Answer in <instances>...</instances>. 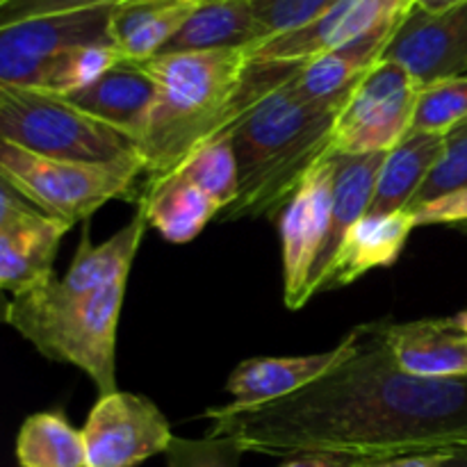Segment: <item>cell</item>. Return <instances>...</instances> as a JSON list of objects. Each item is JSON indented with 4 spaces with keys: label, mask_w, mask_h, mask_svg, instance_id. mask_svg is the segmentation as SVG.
<instances>
[{
    "label": "cell",
    "mask_w": 467,
    "mask_h": 467,
    "mask_svg": "<svg viewBox=\"0 0 467 467\" xmlns=\"http://www.w3.org/2000/svg\"><path fill=\"white\" fill-rule=\"evenodd\" d=\"M0 140L30 153L87 164H141L126 132L91 117L67 96L0 85Z\"/></svg>",
    "instance_id": "5b68a950"
},
{
    "label": "cell",
    "mask_w": 467,
    "mask_h": 467,
    "mask_svg": "<svg viewBox=\"0 0 467 467\" xmlns=\"http://www.w3.org/2000/svg\"><path fill=\"white\" fill-rule=\"evenodd\" d=\"M201 0H126L112 14V39L126 59L158 57Z\"/></svg>",
    "instance_id": "44dd1931"
},
{
    "label": "cell",
    "mask_w": 467,
    "mask_h": 467,
    "mask_svg": "<svg viewBox=\"0 0 467 467\" xmlns=\"http://www.w3.org/2000/svg\"><path fill=\"white\" fill-rule=\"evenodd\" d=\"M383 59L401 64L420 87L467 76V3L445 12L410 5Z\"/></svg>",
    "instance_id": "7c38bea8"
},
{
    "label": "cell",
    "mask_w": 467,
    "mask_h": 467,
    "mask_svg": "<svg viewBox=\"0 0 467 467\" xmlns=\"http://www.w3.org/2000/svg\"><path fill=\"white\" fill-rule=\"evenodd\" d=\"M141 64L155 82L153 108L137 140L149 181L176 171L196 146L228 130L260 96L301 67L255 62L246 48L158 55Z\"/></svg>",
    "instance_id": "7a4b0ae2"
},
{
    "label": "cell",
    "mask_w": 467,
    "mask_h": 467,
    "mask_svg": "<svg viewBox=\"0 0 467 467\" xmlns=\"http://www.w3.org/2000/svg\"><path fill=\"white\" fill-rule=\"evenodd\" d=\"M413 213L418 226H436V223H451L467 231V187L451 194L441 196L429 203H420L409 208Z\"/></svg>",
    "instance_id": "d6a6232c"
},
{
    "label": "cell",
    "mask_w": 467,
    "mask_h": 467,
    "mask_svg": "<svg viewBox=\"0 0 467 467\" xmlns=\"http://www.w3.org/2000/svg\"><path fill=\"white\" fill-rule=\"evenodd\" d=\"M146 226H149L146 213L140 208L128 226H123L117 235L100 244H91L89 231L85 228L71 267L64 274V278H59L62 285L73 295H89L109 283L128 281L132 260L146 235Z\"/></svg>",
    "instance_id": "603a6c76"
},
{
    "label": "cell",
    "mask_w": 467,
    "mask_h": 467,
    "mask_svg": "<svg viewBox=\"0 0 467 467\" xmlns=\"http://www.w3.org/2000/svg\"><path fill=\"white\" fill-rule=\"evenodd\" d=\"M442 467H467V445L442 451Z\"/></svg>",
    "instance_id": "8d00e7d4"
},
{
    "label": "cell",
    "mask_w": 467,
    "mask_h": 467,
    "mask_svg": "<svg viewBox=\"0 0 467 467\" xmlns=\"http://www.w3.org/2000/svg\"><path fill=\"white\" fill-rule=\"evenodd\" d=\"M16 463L21 467H87L82 429H76L62 410L35 413L18 429Z\"/></svg>",
    "instance_id": "d4e9b609"
},
{
    "label": "cell",
    "mask_w": 467,
    "mask_h": 467,
    "mask_svg": "<svg viewBox=\"0 0 467 467\" xmlns=\"http://www.w3.org/2000/svg\"><path fill=\"white\" fill-rule=\"evenodd\" d=\"M442 150H445V135L410 132L386 155L368 214H392L409 210L436 164L441 162Z\"/></svg>",
    "instance_id": "7402d4cb"
},
{
    "label": "cell",
    "mask_w": 467,
    "mask_h": 467,
    "mask_svg": "<svg viewBox=\"0 0 467 467\" xmlns=\"http://www.w3.org/2000/svg\"><path fill=\"white\" fill-rule=\"evenodd\" d=\"M340 0H254L258 41L274 39L308 26Z\"/></svg>",
    "instance_id": "f1b7e54d"
},
{
    "label": "cell",
    "mask_w": 467,
    "mask_h": 467,
    "mask_svg": "<svg viewBox=\"0 0 467 467\" xmlns=\"http://www.w3.org/2000/svg\"><path fill=\"white\" fill-rule=\"evenodd\" d=\"M383 327H356L347 358L285 400L208 409V433L233 438L244 454L278 459L337 454L379 461L467 445V377L409 374L392 356Z\"/></svg>",
    "instance_id": "6da1fadb"
},
{
    "label": "cell",
    "mask_w": 467,
    "mask_h": 467,
    "mask_svg": "<svg viewBox=\"0 0 467 467\" xmlns=\"http://www.w3.org/2000/svg\"><path fill=\"white\" fill-rule=\"evenodd\" d=\"M244 454L233 438L205 436L199 441L173 438L167 450V467H240Z\"/></svg>",
    "instance_id": "4dcf8cb0"
},
{
    "label": "cell",
    "mask_w": 467,
    "mask_h": 467,
    "mask_svg": "<svg viewBox=\"0 0 467 467\" xmlns=\"http://www.w3.org/2000/svg\"><path fill=\"white\" fill-rule=\"evenodd\" d=\"M467 187V119L445 135V150L413 205L429 203ZM410 205V208H413Z\"/></svg>",
    "instance_id": "f546056e"
},
{
    "label": "cell",
    "mask_w": 467,
    "mask_h": 467,
    "mask_svg": "<svg viewBox=\"0 0 467 467\" xmlns=\"http://www.w3.org/2000/svg\"><path fill=\"white\" fill-rule=\"evenodd\" d=\"M420 85L401 64L381 59L337 114L333 150L345 155L390 153L413 132Z\"/></svg>",
    "instance_id": "52a82bcc"
},
{
    "label": "cell",
    "mask_w": 467,
    "mask_h": 467,
    "mask_svg": "<svg viewBox=\"0 0 467 467\" xmlns=\"http://www.w3.org/2000/svg\"><path fill=\"white\" fill-rule=\"evenodd\" d=\"M126 0H0V27L48 14L80 12V9L109 7Z\"/></svg>",
    "instance_id": "1f68e13d"
},
{
    "label": "cell",
    "mask_w": 467,
    "mask_h": 467,
    "mask_svg": "<svg viewBox=\"0 0 467 467\" xmlns=\"http://www.w3.org/2000/svg\"><path fill=\"white\" fill-rule=\"evenodd\" d=\"M121 59L126 57L114 44L82 46V48L68 50L44 64L39 89L59 96L76 94L100 80Z\"/></svg>",
    "instance_id": "4316f807"
},
{
    "label": "cell",
    "mask_w": 467,
    "mask_h": 467,
    "mask_svg": "<svg viewBox=\"0 0 467 467\" xmlns=\"http://www.w3.org/2000/svg\"><path fill=\"white\" fill-rule=\"evenodd\" d=\"M356 342L351 331L336 349L308 356H260V358L242 360L226 381L231 404L260 406L269 401L285 400L304 388L313 386L327 377L333 368L347 358Z\"/></svg>",
    "instance_id": "9a60e30c"
},
{
    "label": "cell",
    "mask_w": 467,
    "mask_h": 467,
    "mask_svg": "<svg viewBox=\"0 0 467 467\" xmlns=\"http://www.w3.org/2000/svg\"><path fill=\"white\" fill-rule=\"evenodd\" d=\"M358 467H442V451H431V454L395 456V459L360 461Z\"/></svg>",
    "instance_id": "836d02e7"
},
{
    "label": "cell",
    "mask_w": 467,
    "mask_h": 467,
    "mask_svg": "<svg viewBox=\"0 0 467 467\" xmlns=\"http://www.w3.org/2000/svg\"><path fill=\"white\" fill-rule=\"evenodd\" d=\"M114 7L48 14L0 27V85L39 89L48 59L82 46L114 44Z\"/></svg>",
    "instance_id": "ba28073f"
},
{
    "label": "cell",
    "mask_w": 467,
    "mask_h": 467,
    "mask_svg": "<svg viewBox=\"0 0 467 467\" xmlns=\"http://www.w3.org/2000/svg\"><path fill=\"white\" fill-rule=\"evenodd\" d=\"M388 153H363L345 155L336 153V182H333V208L331 226H328L327 244L315 265L313 281H310V299L317 292H324L333 263L340 254L342 242L347 240L351 228L369 213L377 192L379 173Z\"/></svg>",
    "instance_id": "e0dca14e"
},
{
    "label": "cell",
    "mask_w": 467,
    "mask_h": 467,
    "mask_svg": "<svg viewBox=\"0 0 467 467\" xmlns=\"http://www.w3.org/2000/svg\"><path fill=\"white\" fill-rule=\"evenodd\" d=\"M140 173H144L141 164L68 162L0 140V181L68 228L89 222L108 201L130 196Z\"/></svg>",
    "instance_id": "8992f818"
},
{
    "label": "cell",
    "mask_w": 467,
    "mask_h": 467,
    "mask_svg": "<svg viewBox=\"0 0 467 467\" xmlns=\"http://www.w3.org/2000/svg\"><path fill=\"white\" fill-rule=\"evenodd\" d=\"M467 119V76L445 78L420 87L413 132L447 135Z\"/></svg>",
    "instance_id": "83f0119b"
},
{
    "label": "cell",
    "mask_w": 467,
    "mask_h": 467,
    "mask_svg": "<svg viewBox=\"0 0 467 467\" xmlns=\"http://www.w3.org/2000/svg\"><path fill=\"white\" fill-rule=\"evenodd\" d=\"M140 208L146 213L149 226L173 244L192 242L213 219H217V214H222V205L213 196L178 171L146 182Z\"/></svg>",
    "instance_id": "ffe728a7"
},
{
    "label": "cell",
    "mask_w": 467,
    "mask_h": 467,
    "mask_svg": "<svg viewBox=\"0 0 467 467\" xmlns=\"http://www.w3.org/2000/svg\"><path fill=\"white\" fill-rule=\"evenodd\" d=\"M258 41L254 0H201L160 55L190 50L251 48Z\"/></svg>",
    "instance_id": "cb8c5ba5"
},
{
    "label": "cell",
    "mask_w": 467,
    "mask_h": 467,
    "mask_svg": "<svg viewBox=\"0 0 467 467\" xmlns=\"http://www.w3.org/2000/svg\"><path fill=\"white\" fill-rule=\"evenodd\" d=\"M336 153L310 169L281 213L283 292L290 310H299L310 301V281L315 265L327 244L331 226Z\"/></svg>",
    "instance_id": "30bf717a"
},
{
    "label": "cell",
    "mask_w": 467,
    "mask_h": 467,
    "mask_svg": "<svg viewBox=\"0 0 467 467\" xmlns=\"http://www.w3.org/2000/svg\"><path fill=\"white\" fill-rule=\"evenodd\" d=\"M87 467H137L167 454L173 431L149 397L114 390L100 395L82 427Z\"/></svg>",
    "instance_id": "9c48e42d"
},
{
    "label": "cell",
    "mask_w": 467,
    "mask_h": 467,
    "mask_svg": "<svg viewBox=\"0 0 467 467\" xmlns=\"http://www.w3.org/2000/svg\"><path fill=\"white\" fill-rule=\"evenodd\" d=\"M409 7L410 0H340L308 26L251 46L246 55L255 62L304 64L401 16Z\"/></svg>",
    "instance_id": "4fadbf2b"
},
{
    "label": "cell",
    "mask_w": 467,
    "mask_h": 467,
    "mask_svg": "<svg viewBox=\"0 0 467 467\" xmlns=\"http://www.w3.org/2000/svg\"><path fill=\"white\" fill-rule=\"evenodd\" d=\"M126 283L73 295L53 278L14 296L5 308V322L41 356L82 369L99 395H109L117 390V328Z\"/></svg>",
    "instance_id": "277c9868"
},
{
    "label": "cell",
    "mask_w": 467,
    "mask_h": 467,
    "mask_svg": "<svg viewBox=\"0 0 467 467\" xmlns=\"http://www.w3.org/2000/svg\"><path fill=\"white\" fill-rule=\"evenodd\" d=\"M337 114L308 108L290 80L260 96L231 126L240 192L223 222L260 219L287 205L310 169L333 150Z\"/></svg>",
    "instance_id": "3957f363"
},
{
    "label": "cell",
    "mask_w": 467,
    "mask_h": 467,
    "mask_svg": "<svg viewBox=\"0 0 467 467\" xmlns=\"http://www.w3.org/2000/svg\"><path fill=\"white\" fill-rule=\"evenodd\" d=\"M176 171L213 196L222 205V213L231 208L240 192V169L231 128L196 146Z\"/></svg>",
    "instance_id": "484cf974"
},
{
    "label": "cell",
    "mask_w": 467,
    "mask_h": 467,
    "mask_svg": "<svg viewBox=\"0 0 467 467\" xmlns=\"http://www.w3.org/2000/svg\"><path fill=\"white\" fill-rule=\"evenodd\" d=\"M388 347L401 369L427 379L467 377V319L454 317L386 322Z\"/></svg>",
    "instance_id": "2e32d148"
},
{
    "label": "cell",
    "mask_w": 467,
    "mask_h": 467,
    "mask_svg": "<svg viewBox=\"0 0 467 467\" xmlns=\"http://www.w3.org/2000/svg\"><path fill=\"white\" fill-rule=\"evenodd\" d=\"M91 117L140 140L155 99V82L135 59H121L87 89L67 96Z\"/></svg>",
    "instance_id": "ac0fdd59"
},
{
    "label": "cell",
    "mask_w": 467,
    "mask_h": 467,
    "mask_svg": "<svg viewBox=\"0 0 467 467\" xmlns=\"http://www.w3.org/2000/svg\"><path fill=\"white\" fill-rule=\"evenodd\" d=\"M401 18L404 14L381 23L340 48L328 50L301 64L290 78V87L296 99L308 108L340 114L369 68L383 59Z\"/></svg>",
    "instance_id": "5bb4252c"
},
{
    "label": "cell",
    "mask_w": 467,
    "mask_h": 467,
    "mask_svg": "<svg viewBox=\"0 0 467 467\" xmlns=\"http://www.w3.org/2000/svg\"><path fill=\"white\" fill-rule=\"evenodd\" d=\"M71 228L27 203L7 182L0 190V285L14 296L55 278V255Z\"/></svg>",
    "instance_id": "8fae6325"
},
{
    "label": "cell",
    "mask_w": 467,
    "mask_h": 467,
    "mask_svg": "<svg viewBox=\"0 0 467 467\" xmlns=\"http://www.w3.org/2000/svg\"><path fill=\"white\" fill-rule=\"evenodd\" d=\"M360 461L337 454H299L287 459L281 467H358Z\"/></svg>",
    "instance_id": "e575fe53"
},
{
    "label": "cell",
    "mask_w": 467,
    "mask_h": 467,
    "mask_svg": "<svg viewBox=\"0 0 467 467\" xmlns=\"http://www.w3.org/2000/svg\"><path fill=\"white\" fill-rule=\"evenodd\" d=\"M467 0H410V5L420 9H427V12H445V9L459 7L465 5Z\"/></svg>",
    "instance_id": "d590c367"
},
{
    "label": "cell",
    "mask_w": 467,
    "mask_h": 467,
    "mask_svg": "<svg viewBox=\"0 0 467 467\" xmlns=\"http://www.w3.org/2000/svg\"><path fill=\"white\" fill-rule=\"evenodd\" d=\"M415 228L418 223L410 210L392 214H365L342 242L324 292L349 285L374 269L392 267L400 260Z\"/></svg>",
    "instance_id": "d6986e66"
}]
</instances>
